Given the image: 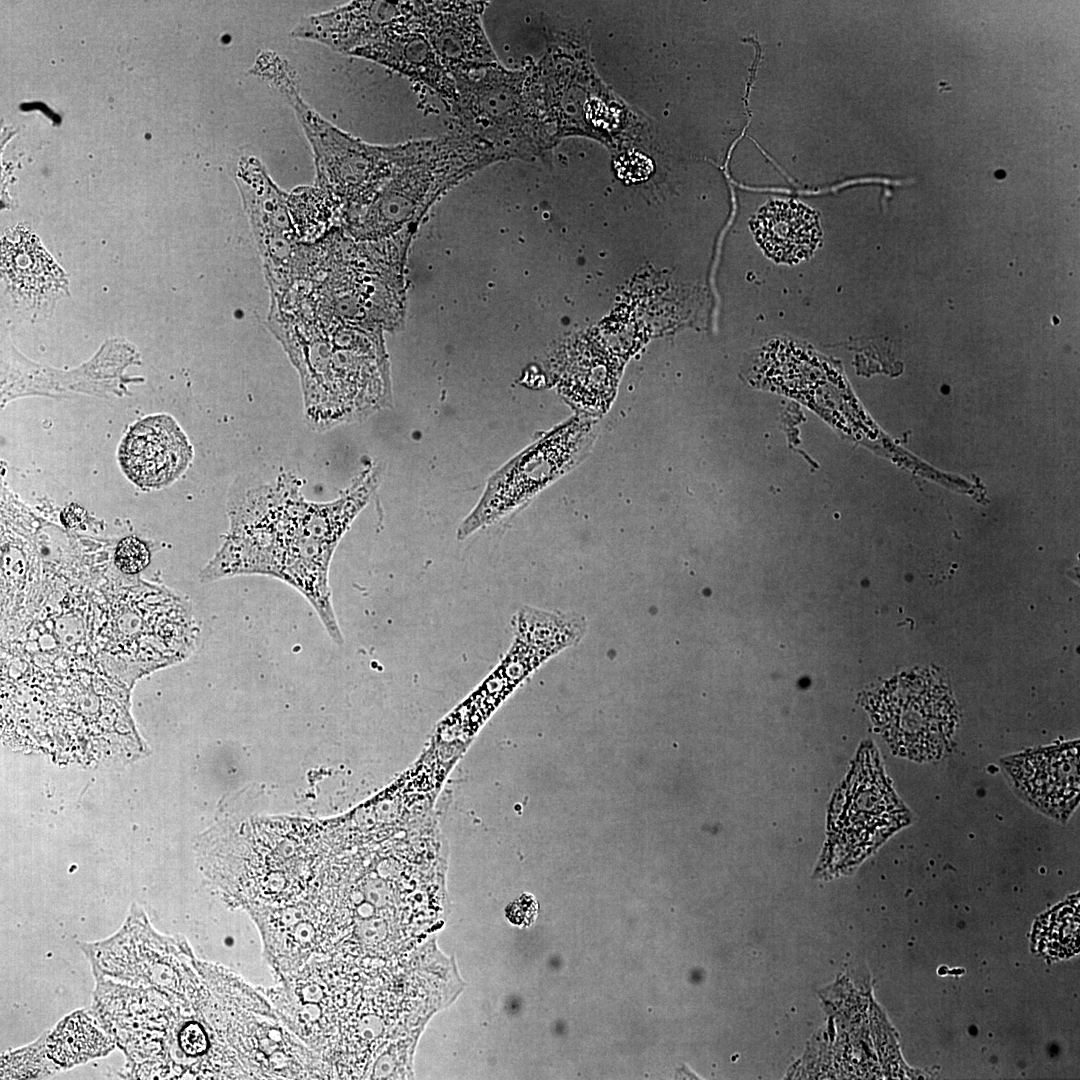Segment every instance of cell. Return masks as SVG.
I'll return each instance as SVG.
<instances>
[{"instance_id":"6da1fadb","label":"cell","mask_w":1080,"mask_h":1080,"mask_svg":"<svg viewBox=\"0 0 1080 1080\" xmlns=\"http://www.w3.org/2000/svg\"><path fill=\"white\" fill-rule=\"evenodd\" d=\"M381 477V467L371 465L338 498L323 503L306 500L300 480L290 473L245 491L229 504L225 542L201 577L210 581L258 574L280 579L308 600L329 637L343 644L332 605L330 563Z\"/></svg>"},{"instance_id":"7a4b0ae2","label":"cell","mask_w":1080,"mask_h":1080,"mask_svg":"<svg viewBox=\"0 0 1080 1080\" xmlns=\"http://www.w3.org/2000/svg\"><path fill=\"white\" fill-rule=\"evenodd\" d=\"M250 72L268 84L293 109L311 145L316 187L338 208L347 210L372 202L395 171L424 152L434 139L393 146L368 144L323 118L300 95L296 72L273 51H262Z\"/></svg>"},{"instance_id":"3957f363","label":"cell","mask_w":1080,"mask_h":1080,"mask_svg":"<svg viewBox=\"0 0 1080 1080\" xmlns=\"http://www.w3.org/2000/svg\"><path fill=\"white\" fill-rule=\"evenodd\" d=\"M594 426L589 418L573 417L495 471L460 523L457 538L464 540L511 514L573 468L592 443Z\"/></svg>"},{"instance_id":"277c9868","label":"cell","mask_w":1080,"mask_h":1080,"mask_svg":"<svg viewBox=\"0 0 1080 1080\" xmlns=\"http://www.w3.org/2000/svg\"><path fill=\"white\" fill-rule=\"evenodd\" d=\"M454 80L455 127L490 143L504 159L512 156L526 125L520 76L498 64Z\"/></svg>"},{"instance_id":"5b68a950","label":"cell","mask_w":1080,"mask_h":1080,"mask_svg":"<svg viewBox=\"0 0 1080 1080\" xmlns=\"http://www.w3.org/2000/svg\"><path fill=\"white\" fill-rule=\"evenodd\" d=\"M419 1H352L300 19L291 37L310 40L349 55L417 26Z\"/></svg>"},{"instance_id":"8992f818","label":"cell","mask_w":1080,"mask_h":1080,"mask_svg":"<svg viewBox=\"0 0 1080 1080\" xmlns=\"http://www.w3.org/2000/svg\"><path fill=\"white\" fill-rule=\"evenodd\" d=\"M488 4L486 1H419L417 29L453 78L499 64L481 21Z\"/></svg>"},{"instance_id":"52a82bcc","label":"cell","mask_w":1080,"mask_h":1080,"mask_svg":"<svg viewBox=\"0 0 1080 1080\" xmlns=\"http://www.w3.org/2000/svg\"><path fill=\"white\" fill-rule=\"evenodd\" d=\"M235 178L270 272L281 282V275L284 273L286 278L288 273L287 260L297 239L289 195L275 185L262 162L253 155L238 160Z\"/></svg>"},{"instance_id":"ba28073f","label":"cell","mask_w":1080,"mask_h":1080,"mask_svg":"<svg viewBox=\"0 0 1080 1080\" xmlns=\"http://www.w3.org/2000/svg\"><path fill=\"white\" fill-rule=\"evenodd\" d=\"M193 456L188 437L167 414L149 416L134 424L119 448L124 473L146 489L172 484L188 469Z\"/></svg>"},{"instance_id":"9c48e42d","label":"cell","mask_w":1080,"mask_h":1080,"mask_svg":"<svg viewBox=\"0 0 1080 1080\" xmlns=\"http://www.w3.org/2000/svg\"><path fill=\"white\" fill-rule=\"evenodd\" d=\"M1004 766L1019 793L1042 812L1063 820L1076 807L1079 755L1075 743L1009 757Z\"/></svg>"},{"instance_id":"30bf717a","label":"cell","mask_w":1080,"mask_h":1080,"mask_svg":"<svg viewBox=\"0 0 1080 1080\" xmlns=\"http://www.w3.org/2000/svg\"><path fill=\"white\" fill-rule=\"evenodd\" d=\"M349 55L388 67L434 91L451 108L458 100L453 76L417 26L379 42L358 48Z\"/></svg>"},{"instance_id":"8fae6325","label":"cell","mask_w":1080,"mask_h":1080,"mask_svg":"<svg viewBox=\"0 0 1080 1080\" xmlns=\"http://www.w3.org/2000/svg\"><path fill=\"white\" fill-rule=\"evenodd\" d=\"M752 228L764 251L784 263L808 258L821 239L817 214L794 201L768 203L756 215Z\"/></svg>"},{"instance_id":"7c38bea8","label":"cell","mask_w":1080,"mask_h":1080,"mask_svg":"<svg viewBox=\"0 0 1080 1080\" xmlns=\"http://www.w3.org/2000/svg\"><path fill=\"white\" fill-rule=\"evenodd\" d=\"M516 632L546 648L554 655L577 644L585 635L583 615L523 607L516 615Z\"/></svg>"},{"instance_id":"4fadbf2b","label":"cell","mask_w":1080,"mask_h":1080,"mask_svg":"<svg viewBox=\"0 0 1080 1080\" xmlns=\"http://www.w3.org/2000/svg\"><path fill=\"white\" fill-rule=\"evenodd\" d=\"M111 1042L86 1015L77 1013L62 1021L47 1040L49 1056L72 1066L106 1053Z\"/></svg>"},{"instance_id":"5bb4252c","label":"cell","mask_w":1080,"mask_h":1080,"mask_svg":"<svg viewBox=\"0 0 1080 1080\" xmlns=\"http://www.w3.org/2000/svg\"><path fill=\"white\" fill-rule=\"evenodd\" d=\"M289 206L296 231L304 234L319 232L327 226L338 209L332 199L318 187L300 188L289 195Z\"/></svg>"},{"instance_id":"9a60e30c","label":"cell","mask_w":1080,"mask_h":1080,"mask_svg":"<svg viewBox=\"0 0 1080 1080\" xmlns=\"http://www.w3.org/2000/svg\"><path fill=\"white\" fill-rule=\"evenodd\" d=\"M149 558V550L143 542L134 537H127L117 546L115 564L124 573L133 574L144 569L149 563Z\"/></svg>"},{"instance_id":"2e32d148","label":"cell","mask_w":1080,"mask_h":1080,"mask_svg":"<svg viewBox=\"0 0 1080 1080\" xmlns=\"http://www.w3.org/2000/svg\"><path fill=\"white\" fill-rule=\"evenodd\" d=\"M615 167L619 177L630 182L647 179L653 170L651 160L638 152L622 154L616 160Z\"/></svg>"}]
</instances>
